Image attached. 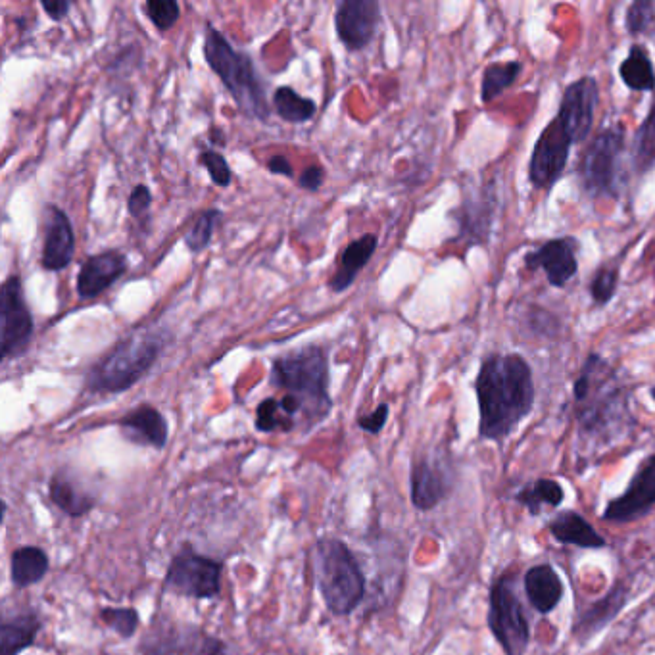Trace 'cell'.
Segmentation results:
<instances>
[{"mask_svg": "<svg viewBox=\"0 0 655 655\" xmlns=\"http://www.w3.org/2000/svg\"><path fill=\"white\" fill-rule=\"evenodd\" d=\"M204 56L244 114L266 122L269 118L266 89L250 56L235 49L214 25H208L204 37Z\"/></svg>", "mask_w": 655, "mask_h": 655, "instance_id": "277c9868", "label": "cell"}, {"mask_svg": "<svg viewBox=\"0 0 655 655\" xmlns=\"http://www.w3.org/2000/svg\"><path fill=\"white\" fill-rule=\"evenodd\" d=\"M655 24V4L652 0H636L627 10V31L631 35H642Z\"/></svg>", "mask_w": 655, "mask_h": 655, "instance_id": "8d00e7d4", "label": "cell"}, {"mask_svg": "<svg viewBox=\"0 0 655 655\" xmlns=\"http://www.w3.org/2000/svg\"><path fill=\"white\" fill-rule=\"evenodd\" d=\"M221 575L223 563L219 559L202 556L191 544H183L171 559L164 590L193 600H212L221 592Z\"/></svg>", "mask_w": 655, "mask_h": 655, "instance_id": "9c48e42d", "label": "cell"}, {"mask_svg": "<svg viewBox=\"0 0 655 655\" xmlns=\"http://www.w3.org/2000/svg\"><path fill=\"white\" fill-rule=\"evenodd\" d=\"M33 316L25 304L24 287L18 275H10L0 289V350L2 358H16L33 337Z\"/></svg>", "mask_w": 655, "mask_h": 655, "instance_id": "8fae6325", "label": "cell"}, {"mask_svg": "<svg viewBox=\"0 0 655 655\" xmlns=\"http://www.w3.org/2000/svg\"><path fill=\"white\" fill-rule=\"evenodd\" d=\"M634 154L640 170H648L652 164H655V98L646 120L636 131Z\"/></svg>", "mask_w": 655, "mask_h": 655, "instance_id": "836d02e7", "label": "cell"}, {"mask_svg": "<svg viewBox=\"0 0 655 655\" xmlns=\"http://www.w3.org/2000/svg\"><path fill=\"white\" fill-rule=\"evenodd\" d=\"M75 254V233L72 221L58 206L47 208L45 219V244L41 264L49 271H60L70 266Z\"/></svg>", "mask_w": 655, "mask_h": 655, "instance_id": "ac0fdd59", "label": "cell"}, {"mask_svg": "<svg viewBox=\"0 0 655 655\" xmlns=\"http://www.w3.org/2000/svg\"><path fill=\"white\" fill-rule=\"evenodd\" d=\"M123 437L139 446H150L156 450H164L170 437L168 421L154 406L143 404L129 413H125L118 421Z\"/></svg>", "mask_w": 655, "mask_h": 655, "instance_id": "ffe728a7", "label": "cell"}, {"mask_svg": "<svg viewBox=\"0 0 655 655\" xmlns=\"http://www.w3.org/2000/svg\"><path fill=\"white\" fill-rule=\"evenodd\" d=\"M316 581L325 606L337 617L350 615L364 602V569L339 538H321L317 542Z\"/></svg>", "mask_w": 655, "mask_h": 655, "instance_id": "5b68a950", "label": "cell"}, {"mask_svg": "<svg viewBox=\"0 0 655 655\" xmlns=\"http://www.w3.org/2000/svg\"><path fill=\"white\" fill-rule=\"evenodd\" d=\"M273 106L277 116L289 123L310 122L317 112L316 102L298 95L292 87H279L273 95Z\"/></svg>", "mask_w": 655, "mask_h": 655, "instance_id": "4dcf8cb0", "label": "cell"}, {"mask_svg": "<svg viewBox=\"0 0 655 655\" xmlns=\"http://www.w3.org/2000/svg\"><path fill=\"white\" fill-rule=\"evenodd\" d=\"M573 141L567 131L559 123L558 118L544 127L540 137L536 139L531 164H529V179L536 189L550 191L569 162Z\"/></svg>", "mask_w": 655, "mask_h": 655, "instance_id": "7c38bea8", "label": "cell"}, {"mask_svg": "<svg viewBox=\"0 0 655 655\" xmlns=\"http://www.w3.org/2000/svg\"><path fill=\"white\" fill-rule=\"evenodd\" d=\"M271 383L296 398L310 421L323 419L331 410L329 360L321 346H306L277 358L271 367Z\"/></svg>", "mask_w": 655, "mask_h": 655, "instance_id": "3957f363", "label": "cell"}, {"mask_svg": "<svg viewBox=\"0 0 655 655\" xmlns=\"http://www.w3.org/2000/svg\"><path fill=\"white\" fill-rule=\"evenodd\" d=\"M475 392L479 402V437L506 440L533 412L531 365L519 354H492L483 360Z\"/></svg>", "mask_w": 655, "mask_h": 655, "instance_id": "6da1fadb", "label": "cell"}, {"mask_svg": "<svg viewBox=\"0 0 655 655\" xmlns=\"http://www.w3.org/2000/svg\"><path fill=\"white\" fill-rule=\"evenodd\" d=\"M49 498L50 502L68 517H83L97 506V500L62 471L49 481Z\"/></svg>", "mask_w": 655, "mask_h": 655, "instance_id": "484cf974", "label": "cell"}, {"mask_svg": "<svg viewBox=\"0 0 655 655\" xmlns=\"http://www.w3.org/2000/svg\"><path fill=\"white\" fill-rule=\"evenodd\" d=\"M563 498V486L554 479H536L534 483L523 486L515 494V502L527 508L533 517H538L544 508H559L563 504Z\"/></svg>", "mask_w": 655, "mask_h": 655, "instance_id": "f546056e", "label": "cell"}, {"mask_svg": "<svg viewBox=\"0 0 655 655\" xmlns=\"http://www.w3.org/2000/svg\"><path fill=\"white\" fill-rule=\"evenodd\" d=\"M267 170L271 171V173H277V175L292 177L291 162H289L287 156H281V154L267 160Z\"/></svg>", "mask_w": 655, "mask_h": 655, "instance_id": "f6af8a7d", "label": "cell"}, {"mask_svg": "<svg viewBox=\"0 0 655 655\" xmlns=\"http://www.w3.org/2000/svg\"><path fill=\"white\" fill-rule=\"evenodd\" d=\"M139 650L143 655H229L227 646L196 625H175L173 621H152Z\"/></svg>", "mask_w": 655, "mask_h": 655, "instance_id": "30bf717a", "label": "cell"}, {"mask_svg": "<svg viewBox=\"0 0 655 655\" xmlns=\"http://www.w3.org/2000/svg\"><path fill=\"white\" fill-rule=\"evenodd\" d=\"M600 100V87L598 81L590 75L573 81L561 98L558 118L563 129L567 131L569 139L575 143H583L588 139L594 123L596 106Z\"/></svg>", "mask_w": 655, "mask_h": 655, "instance_id": "4fadbf2b", "label": "cell"}, {"mask_svg": "<svg viewBox=\"0 0 655 655\" xmlns=\"http://www.w3.org/2000/svg\"><path fill=\"white\" fill-rule=\"evenodd\" d=\"M256 429L260 433H275V431H291L292 425L279 408L277 398H266L256 410Z\"/></svg>", "mask_w": 655, "mask_h": 655, "instance_id": "d590c367", "label": "cell"}, {"mask_svg": "<svg viewBox=\"0 0 655 655\" xmlns=\"http://www.w3.org/2000/svg\"><path fill=\"white\" fill-rule=\"evenodd\" d=\"M323 177H325V171L317 168V166H312V168H306V170L300 173L298 183H300L302 189L317 191L321 187V183H323Z\"/></svg>", "mask_w": 655, "mask_h": 655, "instance_id": "7bdbcfd3", "label": "cell"}, {"mask_svg": "<svg viewBox=\"0 0 655 655\" xmlns=\"http://www.w3.org/2000/svg\"><path fill=\"white\" fill-rule=\"evenodd\" d=\"M150 204H152V193H150V189L146 187V185H137L133 191H131V195H129V200H127V208H129V212L133 214V216H141V214H145L146 210L150 208Z\"/></svg>", "mask_w": 655, "mask_h": 655, "instance_id": "b9f144b4", "label": "cell"}, {"mask_svg": "<svg viewBox=\"0 0 655 655\" xmlns=\"http://www.w3.org/2000/svg\"><path fill=\"white\" fill-rule=\"evenodd\" d=\"M127 271L125 256L108 250L102 254H95L83 262L77 275V294L81 298H97L106 289H110L123 273Z\"/></svg>", "mask_w": 655, "mask_h": 655, "instance_id": "d6986e66", "label": "cell"}, {"mask_svg": "<svg viewBox=\"0 0 655 655\" xmlns=\"http://www.w3.org/2000/svg\"><path fill=\"white\" fill-rule=\"evenodd\" d=\"M43 629V621L35 611L18 613L2 619L0 625V652L2 655H20L31 648Z\"/></svg>", "mask_w": 655, "mask_h": 655, "instance_id": "cb8c5ba5", "label": "cell"}, {"mask_svg": "<svg viewBox=\"0 0 655 655\" xmlns=\"http://www.w3.org/2000/svg\"><path fill=\"white\" fill-rule=\"evenodd\" d=\"M625 146V127L621 123L600 131L586 146L579 177L583 189L590 196H617L619 158Z\"/></svg>", "mask_w": 655, "mask_h": 655, "instance_id": "ba28073f", "label": "cell"}, {"mask_svg": "<svg viewBox=\"0 0 655 655\" xmlns=\"http://www.w3.org/2000/svg\"><path fill=\"white\" fill-rule=\"evenodd\" d=\"M525 266L531 271L544 269L552 287H565L579 271L575 258V243L569 239H554L542 244L525 256Z\"/></svg>", "mask_w": 655, "mask_h": 655, "instance_id": "2e32d148", "label": "cell"}, {"mask_svg": "<svg viewBox=\"0 0 655 655\" xmlns=\"http://www.w3.org/2000/svg\"><path fill=\"white\" fill-rule=\"evenodd\" d=\"M654 506L655 456H652L636 471L629 488L607 504L602 519L613 523H629L638 517H644Z\"/></svg>", "mask_w": 655, "mask_h": 655, "instance_id": "9a60e30c", "label": "cell"}, {"mask_svg": "<svg viewBox=\"0 0 655 655\" xmlns=\"http://www.w3.org/2000/svg\"><path fill=\"white\" fill-rule=\"evenodd\" d=\"M525 592L531 606L546 615L558 607L563 598V583L552 565H536L525 575Z\"/></svg>", "mask_w": 655, "mask_h": 655, "instance_id": "603a6c76", "label": "cell"}, {"mask_svg": "<svg viewBox=\"0 0 655 655\" xmlns=\"http://www.w3.org/2000/svg\"><path fill=\"white\" fill-rule=\"evenodd\" d=\"M452 488L450 471L438 461L419 460L410 475V492L415 510L431 511L448 496Z\"/></svg>", "mask_w": 655, "mask_h": 655, "instance_id": "e0dca14e", "label": "cell"}, {"mask_svg": "<svg viewBox=\"0 0 655 655\" xmlns=\"http://www.w3.org/2000/svg\"><path fill=\"white\" fill-rule=\"evenodd\" d=\"M488 627L506 655H523L531 644V629L515 590V579L506 575L490 590Z\"/></svg>", "mask_w": 655, "mask_h": 655, "instance_id": "52a82bcc", "label": "cell"}, {"mask_svg": "<svg viewBox=\"0 0 655 655\" xmlns=\"http://www.w3.org/2000/svg\"><path fill=\"white\" fill-rule=\"evenodd\" d=\"M573 400L581 437L609 442L621 437L632 423L627 392L598 354L586 358L573 385Z\"/></svg>", "mask_w": 655, "mask_h": 655, "instance_id": "7a4b0ae2", "label": "cell"}, {"mask_svg": "<svg viewBox=\"0 0 655 655\" xmlns=\"http://www.w3.org/2000/svg\"><path fill=\"white\" fill-rule=\"evenodd\" d=\"M548 531L563 546H577L583 550L606 548V538L577 511H559L548 523Z\"/></svg>", "mask_w": 655, "mask_h": 655, "instance_id": "7402d4cb", "label": "cell"}, {"mask_svg": "<svg viewBox=\"0 0 655 655\" xmlns=\"http://www.w3.org/2000/svg\"><path fill=\"white\" fill-rule=\"evenodd\" d=\"M521 70H523V66L517 60L506 62V64L486 66L483 81H481V100L488 104L494 98L500 97L504 91H508L511 85L517 81Z\"/></svg>", "mask_w": 655, "mask_h": 655, "instance_id": "1f68e13d", "label": "cell"}, {"mask_svg": "<svg viewBox=\"0 0 655 655\" xmlns=\"http://www.w3.org/2000/svg\"><path fill=\"white\" fill-rule=\"evenodd\" d=\"M621 81L638 93H655V70L642 45H632L629 56L619 66Z\"/></svg>", "mask_w": 655, "mask_h": 655, "instance_id": "f1b7e54d", "label": "cell"}, {"mask_svg": "<svg viewBox=\"0 0 655 655\" xmlns=\"http://www.w3.org/2000/svg\"><path fill=\"white\" fill-rule=\"evenodd\" d=\"M389 404H379L375 412L369 413V415H362L358 419V427L369 433V435H379L383 431V427L387 425V419H389Z\"/></svg>", "mask_w": 655, "mask_h": 655, "instance_id": "60d3db41", "label": "cell"}, {"mask_svg": "<svg viewBox=\"0 0 655 655\" xmlns=\"http://www.w3.org/2000/svg\"><path fill=\"white\" fill-rule=\"evenodd\" d=\"M219 216L221 214L218 210H206L198 216L191 231L183 237V241L191 252H200L210 244L214 237V231H216V225H218Z\"/></svg>", "mask_w": 655, "mask_h": 655, "instance_id": "e575fe53", "label": "cell"}, {"mask_svg": "<svg viewBox=\"0 0 655 655\" xmlns=\"http://www.w3.org/2000/svg\"><path fill=\"white\" fill-rule=\"evenodd\" d=\"M164 348L158 331H141L120 340L87 375V387L93 392H123L137 385L156 364Z\"/></svg>", "mask_w": 655, "mask_h": 655, "instance_id": "8992f818", "label": "cell"}, {"mask_svg": "<svg viewBox=\"0 0 655 655\" xmlns=\"http://www.w3.org/2000/svg\"><path fill=\"white\" fill-rule=\"evenodd\" d=\"M50 561L45 550L37 546H22L12 552L10 579L18 590L41 583L49 573Z\"/></svg>", "mask_w": 655, "mask_h": 655, "instance_id": "83f0119b", "label": "cell"}, {"mask_svg": "<svg viewBox=\"0 0 655 655\" xmlns=\"http://www.w3.org/2000/svg\"><path fill=\"white\" fill-rule=\"evenodd\" d=\"M617 283H619V273L617 269H600L596 273V277L590 283V296L598 306L607 304L617 291Z\"/></svg>", "mask_w": 655, "mask_h": 655, "instance_id": "f35d334b", "label": "cell"}, {"mask_svg": "<svg viewBox=\"0 0 655 655\" xmlns=\"http://www.w3.org/2000/svg\"><path fill=\"white\" fill-rule=\"evenodd\" d=\"M377 237L367 233L358 241L348 244L340 254V264L337 273L331 279V289L335 292L346 291L358 277V273L367 266V262L373 258L377 250Z\"/></svg>", "mask_w": 655, "mask_h": 655, "instance_id": "d4e9b609", "label": "cell"}, {"mask_svg": "<svg viewBox=\"0 0 655 655\" xmlns=\"http://www.w3.org/2000/svg\"><path fill=\"white\" fill-rule=\"evenodd\" d=\"M494 206L496 196L492 187L485 189L479 198L465 200L461 206V216H458L461 233L469 235L475 243H486V235L490 233V225L494 219Z\"/></svg>", "mask_w": 655, "mask_h": 655, "instance_id": "4316f807", "label": "cell"}, {"mask_svg": "<svg viewBox=\"0 0 655 655\" xmlns=\"http://www.w3.org/2000/svg\"><path fill=\"white\" fill-rule=\"evenodd\" d=\"M102 623L112 632L122 638H131L139 629L141 617L135 607H102L100 609Z\"/></svg>", "mask_w": 655, "mask_h": 655, "instance_id": "d6a6232c", "label": "cell"}, {"mask_svg": "<svg viewBox=\"0 0 655 655\" xmlns=\"http://www.w3.org/2000/svg\"><path fill=\"white\" fill-rule=\"evenodd\" d=\"M627 598H629V590L623 584L615 586L600 602L584 609L583 613L575 619L573 636L584 642L594 634L604 631L607 625L623 611Z\"/></svg>", "mask_w": 655, "mask_h": 655, "instance_id": "44dd1931", "label": "cell"}, {"mask_svg": "<svg viewBox=\"0 0 655 655\" xmlns=\"http://www.w3.org/2000/svg\"><path fill=\"white\" fill-rule=\"evenodd\" d=\"M41 6L49 14L50 20H54V22H60L62 18H66L72 8V4L68 0H43Z\"/></svg>", "mask_w": 655, "mask_h": 655, "instance_id": "ee69618b", "label": "cell"}, {"mask_svg": "<svg viewBox=\"0 0 655 655\" xmlns=\"http://www.w3.org/2000/svg\"><path fill=\"white\" fill-rule=\"evenodd\" d=\"M145 10L150 22L160 31H168L181 16V6L175 0H148Z\"/></svg>", "mask_w": 655, "mask_h": 655, "instance_id": "74e56055", "label": "cell"}, {"mask_svg": "<svg viewBox=\"0 0 655 655\" xmlns=\"http://www.w3.org/2000/svg\"><path fill=\"white\" fill-rule=\"evenodd\" d=\"M200 162H202V166L208 170L210 179H212L218 187H227V185L231 183V179H233L231 168H229L227 160H225L219 152H216V150H204V152L200 154Z\"/></svg>", "mask_w": 655, "mask_h": 655, "instance_id": "ab89813d", "label": "cell"}, {"mask_svg": "<svg viewBox=\"0 0 655 655\" xmlns=\"http://www.w3.org/2000/svg\"><path fill=\"white\" fill-rule=\"evenodd\" d=\"M650 394H652V398H654V400H655V387H654V389H652V392H650Z\"/></svg>", "mask_w": 655, "mask_h": 655, "instance_id": "bcb514c9", "label": "cell"}, {"mask_svg": "<svg viewBox=\"0 0 655 655\" xmlns=\"http://www.w3.org/2000/svg\"><path fill=\"white\" fill-rule=\"evenodd\" d=\"M381 24V4L377 0H342L337 6L335 27L348 50H362L371 43Z\"/></svg>", "mask_w": 655, "mask_h": 655, "instance_id": "5bb4252c", "label": "cell"}]
</instances>
